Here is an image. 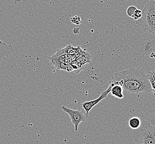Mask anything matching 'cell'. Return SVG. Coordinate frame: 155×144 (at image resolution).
I'll use <instances>...</instances> for the list:
<instances>
[{
    "label": "cell",
    "instance_id": "obj_1",
    "mask_svg": "<svg viewBox=\"0 0 155 144\" xmlns=\"http://www.w3.org/2000/svg\"><path fill=\"white\" fill-rule=\"evenodd\" d=\"M111 81L114 84L120 85L123 89L131 94H143L152 91L147 75L138 68L118 72Z\"/></svg>",
    "mask_w": 155,
    "mask_h": 144
},
{
    "label": "cell",
    "instance_id": "obj_2",
    "mask_svg": "<svg viewBox=\"0 0 155 144\" xmlns=\"http://www.w3.org/2000/svg\"><path fill=\"white\" fill-rule=\"evenodd\" d=\"M133 138L136 144H155V127L143 120L139 128L134 130Z\"/></svg>",
    "mask_w": 155,
    "mask_h": 144
},
{
    "label": "cell",
    "instance_id": "obj_3",
    "mask_svg": "<svg viewBox=\"0 0 155 144\" xmlns=\"http://www.w3.org/2000/svg\"><path fill=\"white\" fill-rule=\"evenodd\" d=\"M144 30L155 35V2L150 1L142 11L141 17L135 21Z\"/></svg>",
    "mask_w": 155,
    "mask_h": 144
},
{
    "label": "cell",
    "instance_id": "obj_4",
    "mask_svg": "<svg viewBox=\"0 0 155 144\" xmlns=\"http://www.w3.org/2000/svg\"><path fill=\"white\" fill-rule=\"evenodd\" d=\"M61 109L64 112L68 113L70 117L72 122L74 125L75 131H78L80 124L85 121L88 115L85 111H83L81 109H71L65 106H62Z\"/></svg>",
    "mask_w": 155,
    "mask_h": 144
},
{
    "label": "cell",
    "instance_id": "obj_5",
    "mask_svg": "<svg viewBox=\"0 0 155 144\" xmlns=\"http://www.w3.org/2000/svg\"><path fill=\"white\" fill-rule=\"evenodd\" d=\"M109 84V85L108 88H107L106 91H102L101 95L97 99L91 100V101H85L82 104V105H81L82 107L86 113H87V114L88 115L89 114L91 110L92 109L93 107L99 103L101 101H102L104 99L107 97L109 93H110V89L112 87L111 84Z\"/></svg>",
    "mask_w": 155,
    "mask_h": 144
},
{
    "label": "cell",
    "instance_id": "obj_6",
    "mask_svg": "<svg viewBox=\"0 0 155 144\" xmlns=\"http://www.w3.org/2000/svg\"><path fill=\"white\" fill-rule=\"evenodd\" d=\"M109 84H111V89L110 93L114 97L117 98L118 99H123L124 98L123 95V88L120 85L118 84H114L112 81L109 82Z\"/></svg>",
    "mask_w": 155,
    "mask_h": 144
},
{
    "label": "cell",
    "instance_id": "obj_7",
    "mask_svg": "<svg viewBox=\"0 0 155 144\" xmlns=\"http://www.w3.org/2000/svg\"><path fill=\"white\" fill-rule=\"evenodd\" d=\"M13 50L11 45L5 43L0 40V61L12 53Z\"/></svg>",
    "mask_w": 155,
    "mask_h": 144
},
{
    "label": "cell",
    "instance_id": "obj_8",
    "mask_svg": "<svg viewBox=\"0 0 155 144\" xmlns=\"http://www.w3.org/2000/svg\"><path fill=\"white\" fill-rule=\"evenodd\" d=\"M141 120L137 116H134L131 118L128 122V125L131 129L133 130H136L139 128L141 124Z\"/></svg>",
    "mask_w": 155,
    "mask_h": 144
},
{
    "label": "cell",
    "instance_id": "obj_9",
    "mask_svg": "<svg viewBox=\"0 0 155 144\" xmlns=\"http://www.w3.org/2000/svg\"><path fill=\"white\" fill-rule=\"evenodd\" d=\"M147 75L151 85L152 91L153 92V94L155 95V70L148 72Z\"/></svg>",
    "mask_w": 155,
    "mask_h": 144
},
{
    "label": "cell",
    "instance_id": "obj_10",
    "mask_svg": "<svg viewBox=\"0 0 155 144\" xmlns=\"http://www.w3.org/2000/svg\"><path fill=\"white\" fill-rule=\"evenodd\" d=\"M141 16H142L141 10L137 9L135 11V12H134L133 15L131 16V18H133L135 21H137L141 17Z\"/></svg>",
    "mask_w": 155,
    "mask_h": 144
},
{
    "label": "cell",
    "instance_id": "obj_11",
    "mask_svg": "<svg viewBox=\"0 0 155 144\" xmlns=\"http://www.w3.org/2000/svg\"><path fill=\"white\" fill-rule=\"evenodd\" d=\"M137 9L136 7L134 6L129 7L127 8V15L131 17V16L133 15L134 12H135V11Z\"/></svg>",
    "mask_w": 155,
    "mask_h": 144
},
{
    "label": "cell",
    "instance_id": "obj_12",
    "mask_svg": "<svg viewBox=\"0 0 155 144\" xmlns=\"http://www.w3.org/2000/svg\"><path fill=\"white\" fill-rule=\"evenodd\" d=\"M71 21L73 23H74L76 25H80L81 23V20L80 17L78 16H74L71 19Z\"/></svg>",
    "mask_w": 155,
    "mask_h": 144
},
{
    "label": "cell",
    "instance_id": "obj_13",
    "mask_svg": "<svg viewBox=\"0 0 155 144\" xmlns=\"http://www.w3.org/2000/svg\"><path fill=\"white\" fill-rule=\"evenodd\" d=\"M150 122L154 127H155V118H153V119H152L150 122Z\"/></svg>",
    "mask_w": 155,
    "mask_h": 144
},
{
    "label": "cell",
    "instance_id": "obj_14",
    "mask_svg": "<svg viewBox=\"0 0 155 144\" xmlns=\"http://www.w3.org/2000/svg\"><path fill=\"white\" fill-rule=\"evenodd\" d=\"M14 1L15 3H19V2H21V0H14Z\"/></svg>",
    "mask_w": 155,
    "mask_h": 144
},
{
    "label": "cell",
    "instance_id": "obj_15",
    "mask_svg": "<svg viewBox=\"0 0 155 144\" xmlns=\"http://www.w3.org/2000/svg\"><path fill=\"white\" fill-rule=\"evenodd\" d=\"M150 1H154V2H155V0H150Z\"/></svg>",
    "mask_w": 155,
    "mask_h": 144
}]
</instances>
